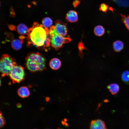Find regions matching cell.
<instances>
[{
	"mask_svg": "<svg viewBox=\"0 0 129 129\" xmlns=\"http://www.w3.org/2000/svg\"><path fill=\"white\" fill-rule=\"evenodd\" d=\"M16 29L17 32L22 36L27 35L29 30L25 24L22 23L19 24L17 26Z\"/></svg>",
	"mask_w": 129,
	"mask_h": 129,
	"instance_id": "7c38bea8",
	"label": "cell"
},
{
	"mask_svg": "<svg viewBox=\"0 0 129 129\" xmlns=\"http://www.w3.org/2000/svg\"><path fill=\"white\" fill-rule=\"evenodd\" d=\"M9 75L13 83H20L25 78L24 69L21 66L16 64L13 68Z\"/></svg>",
	"mask_w": 129,
	"mask_h": 129,
	"instance_id": "5b68a950",
	"label": "cell"
},
{
	"mask_svg": "<svg viewBox=\"0 0 129 129\" xmlns=\"http://www.w3.org/2000/svg\"><path fill=\"white\" fill-rule=\"evenodd\" d=\"M25 61L26 67L31 72L42 71L46 68V59L39 53L29 54L26 57Z\"/></svg>",
	"mask_w": 129,
	"mask_h": 129,
	"instance_id": "7a4b0ae2",
	"label": "cell"
},
{
	"mask_svg": "<svg viewBox=\"0 0 129 129\" xmlns=\"http://www.w3.org/2000/svg\"><path fill=\"white\" fill-rule=\"evenodd\" d=\"M109 8L108 6L105 3H103L101 4L99 7V10L103 12L106 13Z\"/></svg>",
	"mask_w": 129,
	"mask_h": 129,
	"instance_id": "d6986e66",
	"label": "cell"
},
{
	"mask_svg": "<svg viewBox=\"0 0 129 129\" xmlns=\"http://www.w3.org/2000/svg\"><path fill=\"white\" fill-rule=\"evenodd\" d=\"M49 34L50 38V45L56 49L61 48L63 44L69 42L71 40L69 38L65 37L58 34L55 30L54 26L50 27Z\"/></svg>",
	"mask_w": 129,
	"mask_h": 129,
	"instance_id": "3957f363",
	"label": "cell"
},
{
	"mask_svg": "<svg viewBox=\"0 0 129 129\" xmlns=\"http://www.w3.org/2000/svg\"><path fill=\"white\" fill-rule=\"evenodd\" d=\"M17 92L18 95L22 98L27 97L30 94L28 88L26 86H22L20 87L18 90Z\"/></svg>",
	"mask_w": 129,
	"mask_h": 129,
	"instance_id": "30bf717a",
	"label": "cell"
},
{
	"mask_svg": "<svg viewBox=\"0 0 129 129\" xmlns=\"http://www.w3.org/2000/svg\"><path fill=\"white\" fill-rule=\"evenodd\" d=\"M114 0V1L115 0H115Z\"/></svg>",
	"mask_w": 129,
	"mask_h": 129,
	"instance_id": "7402d4cb",
	"label": "cell"
},
{
	"mask_svg": "<svg viewBox=\"0 0 129 129\" xmlns=\"http://www.w3.org/2000/svg\"><path fill=\"white\" fill-rule=\"evenodd\" d=\"M121 19L127 29L129 31V16L120 14Z\"/></svg>",
	"mask_w": 129,
	"mask_h": 129,
	"instance_id": "e0dca14e",
	"label": "cell"
},
{
	"mask_svg": "<svg viewBox=\"0 0 129 129\" xmlns=\"http://www.w3.org/2000/svg\"><path fill=\"white\" fill-rule=\"evenodd\" d=\"M90 129H107V128L104 121L98 119L91 121Z\"/></svg>",
	"mask_w": 129,
	"mask_h": 129,
	"instance_id": "52a82bcc",
	"label": "cell"
},
{
	"mask_svg": "<svg viewBox=\"0 0 129 129\" xmlns=\"http://www.w3.org/2000/svg\"><path fill=\"white\" fill-rule=\"evenodd\" d=\"M55 30L58 34L64 37L66 35L68 30L66 23L57 20L55 22Z\"/></svg>",
	"mask_w": 129,
	"mask_h": 129,
	"instance_id": "8992f818",
	"label": "cell"
},
{
	"mask_svg": "<svg viewBox=\"0 0 129 129\" xmlns=\"http://www.w3.org/2000/svg\"><path fill=\"white\" fill-rule=\"evenodd\" d=\"M107 88L109 91L113 95L117 94L119 90V87L118 85L115 83H113L109 85Z\"/></svg>",
	"mask_w": 129,
	"mask_h": 129,
	"instance_id": "4fadbf2b",
	"label": "cell"
},
{
	"mask_svg": "<svg viewBox=\"0 0 129 129\" xmlns=\"http://www.w3.org/2000/svg\"><path fill=\"white\" fill-rule=\"evenodd\" d=\"M25 37L21 36L19 39H16L12 42L11 45L12 48L14 50H18L20 49L22 46L23 41Z\"/></svg>",
	"mask_w": 129,
	"mask_h": 129,
	"instance_id": "9c48e42d",
	"label": "cell"
},
{
	"mask_svg": "<svg viewBox=\"0 0 129 129\" xmlns=\"http://www.w3.org/2000/svg\"><path fill=\"white\" fill-rule=\"evenodd\" d=\"M28 45L37 48L47 47L50 44L49 30L44 27L42 24L34 22L32 27L29 28L27 34Z\"/></svg>",
	"mask_w": 129,
	"mask_h": 129,
	"instance_id": "6da1fadb",
	"label": "cell"
},
{
	"mask_svg": "<svg viewBox=\"0 0 129 129\" xmlns=\"http://www.w3.org/2000/svg\"><path fill=\"white\" fill-rule=\"evenodd\" d=\"M16 65L15 59L7 54H3L0 62V71L2 77L9 75L13 68Z\"/></svg>",
	"mask_w": 129,
	"mask_h": 129,
	"instance_id": "277c9868",
	"label": "cell"
},
{
	"mask_svg": "<svg viewBox=\"0 0 129 129\" xmlns=\"http://www.w3.org/2000/svg\"><path fill=\"white\" fill-rule=\"evenodd\" d=\"M0 127L2 128L4 127L5 123V118L3 116L2 113L0 111Z\"/></svg>",
	"mask_w": 129,
	"mask_h": 129,
	"instance_id": "ffe728a7",
	"label": "cell"
},
{
	"mask_svg": "<svg viewBox=\"0 0 129 129\" xmlns=\"http://www.w3.org/2000/svg\"><path fill=\"white\" fill-rule=\"evenodd\" d=\"M65 19L67 22H76L78 19V13L75 10H70L66 14Z\"/></svg>",
	"mask_w": 129,
	"mask_h": 129,
	"instance_id": "ba28073f",
	"label": "cell"
},
{
	"mask_svg": "<svg viewBox=\"0 0 129 129\" xmlns=\"http://www.w3.org/2000/svg\"><path fill=\"white\" fill-rule=\"evenodd\" d=\"M80 1L79 0H74L72 3L73 5L75 8L77 7L80 4Z\"/></svg>",
	"mask_w": 129,
	"mask_h": 129,
	"instance_id": "44dd1931",
	"label": "cell"
},
{
	"mask_svg": "<svg viewBox=\"0 0 129 129\" xmlns=\"http://www.w3.org/2000/svg\"></svg>",
	"mask_w": 129,
	"mask_h": 129,
	"instance_id": "603a6c76",
	"label": "cell"
},
{
	"mask_svg": "<svg viewBox=\"0 0 129 129\" xmlns=\"http://www.w3.org/2000/svg\"><path fill=\"white\" fill-rule=\"evenodd\" d=\"M122 80L125 83L129 84V71H124L121 75Z\"/></svg>",
	"mask_w": 129,
	"mask_h": 129,
	"instance_id": "ac0fdd59",
	"label": "cell"
},
{
	"mask_svg": "<svg viewBox=\"0 0 129 129\" xmlns=\"http://www.w3.org/2000/svg\"><path fill=\"white\" fill-rule=\"evenodd\" d=\"M42 25L45 28L50 27L53 24L52 19L49 17H46L43 18L42 21Z\"/></svg>",
	"mask_w": 129,
	"mask_h": 129,
	"instance_id": "2e32d148",
	"label": "cell"
},
{
	"mask_svg": "<svg viewBox=\"0 0 129 129\" xmlns=\"http://www.w3.org/2000/svg\"><path fill=\"white\" fill-rule=\"evenodd\" d=\"M113 49L116 52H119L122 50L124 47V43L121 41L117 40L113 44Z\"/></svg>",
	"mask_w": 129,
	"mask_h": 129,
	"instance_id": "5bb4252c",
	"label": "cell"
},
{
	"mask_svg": "<svg viewBox=\"0 0 129 129\" xmlns=\"http://www.w3.org/2000/svg\"><path fill=\"white\" fill-rule=\"evenodd\" d=\"M94 32L96 36L99 37L101 36L104 33L105 29L101 25H97L94 27Z\"/></svg>",
	"mask_w": 129,
	"mask_h": 129,
	"instance_id": "9a60e30c",
	"label": "cell"
},
{
	"mask_svg": "<svg viewBox=\"0 0 129 129\" xmlns=\"http://www.w3.org/2000/svg\"><path fill=\"white\" fill-rule=\"evenodd\" d=\"M61 62L58 59L54 58L52 59L50 61L49 65L50 67L54 70L58 69L61 66Z\"/></svg>",
	"mask_w": 129,
	"mask_h": 129,
	"instance_id": "8fae6325",
	"label": "cell"
}]
</instances>
